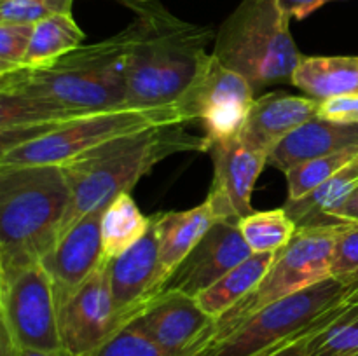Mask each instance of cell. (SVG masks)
Wrapping results in <instances>:
<instances>
[{"instance_id":"cell-34","label":"cell","mask_w":358,"mask_h":356,"mask_svg":"<svg viewBox=\"0 0 358 356\" xmlns=\"http://www.w3.org/2000/svg\"><path fill=\"white\" fill-rule=\"evenodd\" d=\"M327 218L331 222H358V187L341 205L327 213Z\"/></svg>"},{"instance_id":"cell-28","label":"cell","mask_w":358,"mask_h":356,"mask_svg":"<svg viewBox=\"0 0 358 356\" xmlns=\"http://www.w3.org/2000/svg\"><path fill=\"white\" fill-rule=\"evenodd\" d=\"M329 274L341 285H358V222L339 223Z\"/></svg>"},{"instance_id":"cell-32","label":"cell","mask_w":358,"mask_h":356,"mask_svg":"<svg viewBox=\"0 0 358 356\" xmlns=\"http://www.w3.org/2000/svg\"><path fill=\"white\" fill-rule=\"evenodd\" d=\"M317 117L341 124H358V94L318 100Z\"/></svg>"},{"instance_id":"cell-4","label":"cell","mask_w":358,"mask_h":356,"mask_svg":"<svg viewBox=\"0 0 358 356\" xmlns=\"http://www.w3.org/2000/svg\"><path fill=\"white\" fill-rule=\"evenodd\" d=\"M69 208L62 166H0V272L41 262L58 243Z\"/></svg>"},{"instance_id":"cell-9","label":"cell","mask_w":358,"mask_h":356,"mask_svg":"<svg viewBox=\"0 0 358 356\" xmlns=\"http://www.w3.org/2000/svg\"><path fill=\"white\" fill-rule=\"evenodd\" d=\"M0 323L16 348H63L55 285L42 262L0 272Z\"/></svg>"},{"instance_id":"cell-31","label":"cell","mask_w":358,"mask_h":356,"mask_svg":"<svg viewBox=\"0 0 358 356\" xmlns=\"http://www.w3.org/2000/svg\"><path fill=\"white\" fill-rule=\"evenodd\" d=\"M91 356H168L156 342L150 341L135 323L129 321L121 332L105 342Z\"/></svg>"},{"instance_id":"cell-29","label":"cell","mask_w":358,"mask_h":356,"mask_svg":"<svg viewBox=\"0 0 358 356\" xmlns=\"http://www.w3.org/2000/svg\"><path fill=\"white\" fill-rule=\"evenodd\" d=\"M73 0H0V21L35 24L55 14H72Z\"/></svg>"},{"instance_id":"cell-10","label":"cell","mask_w":358,"mask_h":356,"mask_svg":"<svg viewBox=\"0 0 358 356\" xmlns=\"http://www.w3.org/2000/svg\"><path fill=\"white\" fill-rule=\"evenodd\" d=\"M254 100L252 84L212 54L177 107L189 124L201 126L210 149L213 143L240 136Z\"/></svg>"},{"instance_id":"cell-13","label":"cell","mask_w":358,"mask_h":356,"mask_svg":"<svg viewBox=\"0 0 358 356\" xmlns=\"http://www.w3.org/2000/svg\"><path fill=\"white\" fill-rule=\"evenodd\" d=\"M213 161V181L206 201L217 220L240 222L252 209V192L259 175L268 166V156L252 149L240 136L213 143L208 149Z\"/></svg>"},{"instance_id":"cell-18","label":"cell","mask_w":358,"mask_h":356,"mask_svg":"<svg viewBox=\"0 0 358 356\" xmlns=\"http://www.w3.org/2000/svg\"><path fill=\"white\" fill-rule=\"evenodd\" d=\"M350 147H358V124H341L315 117L282 140L269 154L268 164L287 173L297 164Z\"/></svg>"},{"instance_id":"cell-26","label":"cell","mask_w":358,"mask_h":356,"mask_svg":"<svg viewBox=\"0 0 358 356\" xmlns=\"http://www.w3.org/2000/svg\"><path fill=\"white\" fill-rule=\"evenodd\" d=\"M358 157V147H350V149L339 150V152L327 154V156L317 157L308 163L297 164L292 170L285 173L287 178V201H297L313 192L315 188L320 187L322 184L334 177L338 171L348 166L352 161Z\"/></svg>"},{"instance_id":"cell-39","label":"cell","mask_w":358,"mask_h":356,"mask_svg":"<svg viewBox=\"0 0 358 356\" xmlns=\"http://www.w3.org/2000/svg\"><path fill=\"white\" fill-rule=\"evenodd\" d=\"M121 2H124V0H121Z\"/></svg>"},{"instance_id":"cell-6","label":"cell","mask_w":358,"mask_h":356,"mask_svg":"<svg viewBox=\"0 0 358 356\" xmlns=\"http://www.w3.org/2000/svg\"><path fill=\"white\" fill-rule=\"evenodd\" d=\"M187 119L177 105L161 108H117L20 133H0V166H63L108 140Z\"/></svg>"},{"instance_id":"cell-38","label":"cell","mask_w":358,"mask_h":356,"mask_svg":"<svg viewBox=\"0 0 358 356\" xmlns=\"http://www.w3.org/2000/svg\"><path fill=\"white\" fill-rule=\"evenodd\" d=\"M331 2H341V0H318V3H317V10L320 9V7L327 6V3H331Z\"/></svg>"},{"instance_id":"cell-19","label":"cell","mask_w":358,"mask_h":356,"mask_svg":"<svg viewBox=\"0 0 358 356\" xmlns=\"http://www.w3.org/2000/svg\"><path fill=\"white\" fill-rule=\"evenodd\" d=\"M159 241V260L168 276L178 267L192 248L205 237L210 227L217 222L208 201L185 212H164L152 215Z\"/></svg>"},{"instance_id":"cell-12","label":"cell","mask_w":358,"mask_h":356,"mask_svg":"<svg viewBox=\"0 0 358 356\" xmlns=\"http://www.w3.org/2000/svg\"><path fill=\"white\" fill-rule=\"evenodd\" d=\"M215 321L196 297L177 290H161L131 323L168 356H194L208 346Z\"/></svg>"},{"instance_id":"cell-7","label":"cell","mask_w":358,"mask_h":356,"mask_svg":"<svg viewBox=\"0 0 358 356\" xmlns=\"http://www.w3.org/2000/svg\"><path fill=\"white\" fill-rule=\"evenodd\" d=\"M357 295L358 285H341L329 278L269 304L194 356H268L324 323Z\"/></svg>"},{"instance_id":"cell-25","label":"cell","mask_w":358,"mask_h":356,"mask_svg":"<svg viewBox=\"0 0 358 356\" xmlns=\"http://www.w3.org/2000/svg\"><path fill=\"white\" fill-rule=\"evenodd\" d=\"M238 227L252 253H278L297 232V223L285 208L254 212L241 218Z\"/></svg>"},{"instance_id":"cell-5","label":"cell","mask_w":358,"mask_h":356,"mask_svg":"<svg viewBox=\"0 0 358 356\" xmlns=\"http://www.w3.org/2000/svg\"><path fill=\"white\" fill-rule=\"evenodd\" d=\"M290 21L276 0H241L220 24L212 54L243 75L255 93L290 84L303 58L290 34Z\"/></svg>"},{"instance_id":"cell-37","label":"cell","mask_w":358,"mask_h":356,"mask_svg":"<svg viewBox=\"0 0 358 356\" xmlns=\"http://www.w3.org/2000/svg\"><path fill=\"white\" fill-rule=\"evenodd\" d=\"M0 356H16V348L13 341L3 332H0Z\"/></svg>"},{"instance_id":"cell-17","label":"cell","mask_w":358,"mask_h":356,"mask_svg":"<svg viewBox=\"0 0 358 356\" xmlns=\"http://www.w3.org/2000/svg\"><path fill=\"white\" fill-rule=\"evenodd\" d=\"M318 100L287 93H269L255 98L248 110L240 138L259 152H273L276 145L304 122L317 117Z\"/></svg>"},{"instance_id":"cell-14","label":"cell","mask_w":358,"mask_h":356,"mask_svg":"<svg viewBox=\"0 0 358 356\" xmlns=\"http://www.w3.org/2000/svg\"><path fill=\"white\" fill-rule=\"evenodd\" d=\"M250 255L254 253L241 236L238 222L217 220L191 253L168 276L161 290H177L198 297Z\"/></svg>"},{"instance_id":"cell-20","label":"cell","mask_w":358,"mask_h":356,"mask_svg":"<svg viewBox=\"0 0 358 356\" xmlns=\"http://www.w3.org/2000/svg\"><path fill=\"white\" fill-rule=\"evenodd\" d=\"M292 86L315 100L358 94V56H304Z\"/></svg>"},{"instance_id":"cell-27","label":"cell","mask_w":358,"mask_h":356,"mask_svg":"<svg viewBox=\"0 0 358 356\" xmlns=\"http://www.w3.org/2000/svg\"><path fill=\"white\" fill-rule=\"evenodd\" d=\"M308 356H358V297L311 339Z\"/></svg>"},{"instance_id":"cell-3","label":"cell","mask_w":358,"mask_h":356,"mask_svg":"<svg viewBox=\"0 0 358 356\" xmlns=\"http://www.w3.org/2000/svg\"><path fill=\"white\" fill-rule=\"evenodd\" d=\"M187 126L178 122L119 136L63 164L70 208L59 237L83 216L105 212L119 195L129 194L140 178L166 157L194 150L208 152L205 136L192 135Z\"/></svg>"},{"instance_id":"cell-21","label":"cell","mask_w":358,"mask_h":356,"mask_svg":"<svg viewBox=\"0 0 358 356\" xmlns=\"http://www.w3.org/2000/svg\"><path fill=\"white\" fill-rule=\"evenodd\" d=\"M276 253H254L241 262L240 265L231 269L222 276L219 281L213 283L210 288L199 293V306L206 311L212 318L219 320L224 313L236 306L238 302L250 295L268 269L271 267Z\"/></svg>"},{"instance_id":"cell-15","label":"cell","mask_w":358,"mask_h":356,"mask_svg":"<svg viewBox=\"0 0 358 356\" xmlns=\"http://www.w3.org/2000/svg\"><path fill=\"white\" fill-rule=\"evenodd\" d=\"M112 295L115 307L126 321H131L166 281L159 260V241L150 216L145 236L119 257L108 258Z\"/></svg>"},{"instance_id":"cell-22","label":"cell","mask_w":358,"mask_h":356,"mask_svg":"<svg viewBox=\"0 0 358 356\" xmlns=\"http://www.w3.org/2000/svg\"><path fill=\"white\" fill-rule=\"evenodd\" d=\"M358 187V157L355 161L343 168L341 171L329 178L325 184L315 188L308 195L297 201H285L283 208L289 213L290 218L297 223V229L306 227L329 225L327 213L338 205H341L350 194Z\"/></svg>"},{"instance_id":"cell-36","label":"cell","mask_w":358,"mask_h":356,"mask_svg":"<svg viewBox=\"0 0 358 356\" xmlns=\"http://www.w3.org/2000/svg\"><path fill=\"white\" fill-rule=\"evenodd\" d=\"M16 348V346H14ZM16 356H77L70 353L69 349L59 348L52 351H42V349H28V348H16Z\"/></svg>"},{"instance_id":"cell-30","label":"cell","mask_w":358,"mask_h":356,"mask_svg":"<svg viewBox=\"0 0 358 356\" xmlns=\"http://www.w3.org/2000/svg\"><path fill=\"white\" fill-rule=\"evenodd\" d=\"M31 35L34 24L0 21V75L23 66Z\"/></svg>"},{"instance_id":"cell-1","label":"cell","mask_w":358,"mask_h":356,"mask_svg":"<svg viewBox=\"0 0 358 356\" xmlns=\"http://www.w3.org/2000/svg\"><path fill=\"white\" fill-rule=\"evenodd\" d=\"M131 27L80 45L56 61L0 75V133L49 128L83 115L128 107L126 56Z\"/></svg>"},{"instance_id":"cell-16","label":"cell","mask_w":358,"mask_h":356,"mask_svg":"<svg viewBox=\"0 0 358 356\" xmlns=\"http://www.w3.org/2000/svg\"><path fill=\"white\" fill-rule=\"evenodd\" d=\"M101 215L103 212L83 216L41 260L55 285L56 302L83 285L107 258L101 244Z\"/></svg>"},{"instance_id":"cell-2","label":"cell","mask_w":358,"mask_h":356,"mask_svg":"<svg viewBox=\"0 0 358 356\" xmlns=\"http://www.w3.org/2000/svg\"><path fill=\"white\" fill-rule=\"evenodd\" d=\"M135 13L133 40L126 56V96L129 108L177 105L208 63L213 30L187 23L159 0H124Z\"/></svg>"},{"instance_id":"cell-8","label":"cell","mask_w":358,"mask_h":356,"mask_svg":"<svg viewBox=\"0 0 358 356\" xmlns=\"http://www.w3.org/2000/svg\"><path fill=\"white\" fill-rule=\"evenodd\" d=\"M339 223L297 229L294 239L275 255L271 267L257 288L215 321V330L208 344L227 335L241 321L269 304L296 295L331 278V255Z\"/></svg>"},{"instance_id":"cell-24","label":"cell","mask_w":358,"mask_h":356,"mask_svg":"<svg viewBox=\"0 0 358 356\" xmlns=\"http://www.w3.org/2000/svg\"><path fill=\"white\" fill-rule=\"evenodd\" d=\"M150 227L145 216L129 194H121L101 215V244L107 258L119 257L136 241L142 239Z\"/></svg>"},{"instance_id":"cell-11","label":"cell","mask_w":358,"mask_h":356,"mask_svg":"<svg viewBox=\"0 0 358 356\" xmlns=\"http://www.w3.org/2000/svg\"><path fill=\"white\" fill-rule=\"evenodd\" d=\"M128 325L115 307L108 258L70 295L58 302L62 346L77 356H91Z\"/></svg>"},{"instance_id":"cell-23","label":"cell","mask_w":358,"mask_h":356,"mask_svg":"<svg viewBox=\"0 0 358 356\" xmlns=\"http://www.w3.org/2000/svg\"><path fill=\"white\" fill-rule=\"evenodd\" d=\"M84 31L72 14H55L34 24L30 47L21 68H35L56 61L83 45Z\"/></svg>"},{"instance_id":"cell-35","label":"cell","mask_w":358,"mask_h":356,"mask_svg":"<svg viewBox=\"0 0 358 356\" xmlns=\"http://www.w3.org/2000/svg\"><path fill=\"white\" fill-rule=\"evenodd\" d=\"M292 20H304L317 10L318 0H276Z\"/></svg>"},{"instance_id":"cell-33","label":"cell","mask_w":358,"mask_h":356,"mask_svg":"<svg viewBox=\"0 0 358 356\" xmlns=\"http://www.w3.org/2000/svg\"><path fill=\"white\" fill-rule=\"evenodd\" d=\"M357 297H358V295H357ZM357 297H353V299H357ZM353 299H352V300H353ZM352 300H348V302H346L345 306H343V307H339V309L336 311V313L332 314V316L329 318V320H325L324 323H320V325H318V327L311 328V330H308L306 334L299 335V337H297V339H294V341H290L289 344L282 346V348H280V349H276V351L269 353L268 356H308V349H310V342H311V339H313L315 335H317L318 332L322 330V328H324V327H327V325L331 323V321L334 320V318L338 316V314L341 313V311L345 309V307L348 306L350 302H352Z\"/></svg>"}]
</instances>
